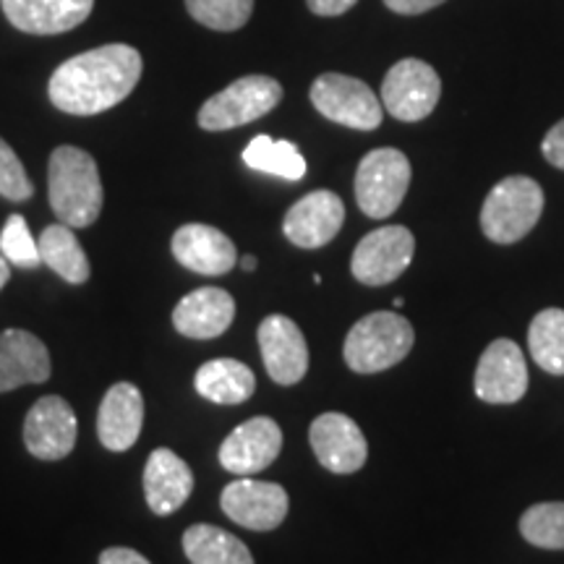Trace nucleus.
<instances>
[{"label":"nucleus","mask_w":564,"mask_h":564,"mask_svg":"<svg viewBox=\"0 0 564 564\" xmlns=\"http://www.w3.org/2000/svg\"><path fill=\"white\" fill-rule=\"evenodd\" d=\"M183 552L192 564H253L249 546L238 535L207 523L186 528Z\"/></svg>","instance_id":"393cba45"},{"label":"nucleus","mask_w":564,"mask_h":564,"mask_svg":"<svg viewBox=\"0 0 564 564\" xmlns=\"http://www.w3.org/2000/svg\"><path fill=\"white\" fill-rule=\"evenodd\" d=\"M194 491V474L173 449H154L144 465V497L154 514L178 512Z\"/></svg>","instance_id":"aec40b11"},{"label":"nucleus","mask_w":564,"mask_h":564,"mask_svg":"<svg viewBox=\"0 0 564 564\" xmlns=\"http://www.w3.org/2000/svg\"><path fill=\"white\" fill-rule=\"evenodd\" d=\"M358 0H306V6L316 17H343Z\"/></svg>","instance_id":"f704fd0d"},{"label":"nucleus","mask_w":564,"mask_h":564,"mask_svg":"<svg viewBox=\"0 0 564 564\" xmlns=\"http://www.w3.org/2000/svg\"><path fill=\"white\" fill-rule=\"evenodd\" d=\"M282 429L267 415H257L232 429L220 447V465L232 476H253L278 460Z\"/></svg>","instance_id":"2eb2a0df"},{"label":"nucleus","mask_w":564,"mask_h":564,"mask_svg":"<svg viewBox=\"0 0 564 564\" xmlns=\"http://www.w3.org/2000/svg\"><path fill=\"white\" fill-rule=\"evenodd\" d=\"M186 9L202 26L215 32H236L251 19L253 0H186Z\"/></svg>","instance_id":"c85d7f7f"},{"label":"nucleus","mask_w":564,"mask_h":564,"mask_svg":"<svg viewBox=\"0 0 564 564\" xmlns=\"http://www.w3.org/2000/svg\"><path fill=\"white\" fill-rule=\"evenodd\" d=\"M243 162L253 171L278 175L285 181H301L306 175V160L299 152L293 141L272 139V137H257L249 141L243 150Z\"/></svg>","instance_id":"a878e982"},{"label":"nucleus","mask_w":564,"mask_h":564,"mask_svg":"<svg viewBox=\"0 0 564 564\" xmlns=\"http://www.w3.org/2000/svg\"><path fill=\"white\" fill-rule=\"evenodd\" d=\"M280 100L282 87L272 76H243L202 105L199 126L204 131L238 129V126L264 118L267 112L278 108Z\"/></svg>","instance_id":"39448f33"},{"label":"nucleus","mask_w":564,"mask_h":564,"mask_svg":"<svg viewBox=\"0 0 564 564\" xmlns=\"http://www.w3.org/2000/svg\"><path fill=\"white\" fill-rule=\"evenodd\" d=\"M411 186V160L382 147L366 154L356 173V202L366 217L384 220L403 204Z\"/></svg>","instance_id":"423d86ee"},{"label":"nucleus","mask_w":564,"mask_h":564,"mask_svg":"<svg viewBox=\"0 0 564 564\" xmlns=\"http://www.w3.org/2000/svg\"><path fill=\"white\" fill-rule=\"evenodd\" d=\"M544 215V188L528 175L499 181L481 207V230L494 243H518Z\"/></svg>","instance_id":"20e7f679"},{"label":"nucleus","mask_w":564,"mask_h":564,"mask_svg":"<svg viewBox=\"0 0 564 564\" xmlns=\"http://www.w3.org/2000/svg\"><path fill=\"white\" fill-rule=\"evenodd\" d=\"M257 264H259V262H257V257H251V253H249V257H243V259H241V267H243L246 272H253V270H257Z\"/></svg>","instance_id":"e433bc0d"},{"label":"nucleus","mask_w":564,"mask_h":564,"mask_svg":"<svg viewBox=\"0 0 564 564\" xmlns=\"http://www.w3.org/2000/svg\"><path fill=\"white\" fill-rule=\"evenodd\" d=\"M34 194V186L26 175L17 152L0 139V196L9 202H26Z\"/></svg>","instance_id":"7c9ffc66"},{"label":"nucleus","mask_w":564,"mask_h":564,"mask_svg":"<svg viewBox=\"0 0 564 564\" xmlns=\"http://www.w3.org/2000/svg\"><path fill=\"white\" fill-rule=\"evenodd\" d=\"M387 9L394 13H403V17H415V13H426L442 6L444 0H384Z\"/></svg>","instance_id":"72a5a7b5"},{"label":"nucleus","mask_w":564,"mask_h":564,"mask_svg":"<svg viewBox=\"0 0 564 564\" xmlns=\"http://www.w3.org/2000/svg\"><path fill=\"white\" fill-rule=\"evenodd\" d=\"M0 253L19 270H37L42 264L40 246L21 215H11L0 230Z\"/></svg>","instance_id":"c756f323"},{"label":"nucleus","mask_w":564,"mask_h":564,"mask_svg":"<svg viewBox=\"0 0 564 564\" xmlns=\"http://www.w3.org/2000/svg\"><path fill=\"white\" fill-rule=\"evenodd\" d=\"M144 426V398L139 387L118 382L105 392L100 413H97V436L110 453H126L137 444Z\"/></svg>","instance_id":"a211bd4d"},{"label":"nucleus","mask_w":564,"mask_h":564,"mask_svg":"<svg viewBox=\"0 0 564 564\" xmlns=\"http://www.w3.org/2000/svg\"><path fill=\"white\" fill-rule=\"evenodd\" d=\"M528 348L533 361L546 373L564 377V312L562 308H544L535 314L528 329Z\"/></svg>","instance_id":"bb28decb"},{"label":"nucleus","mask_w":564,"mask_h":564,"mask_svg":"<svg viewBox=\"0 0 564 564\" xmlns=\"http://www.w3.org/2000/svg\"><path fill=\"white\" fill-rule=\"evenodd\" d=\"M194 387L209 403L241 405L257 392V377L236 358H215L196 371Z\"/></svg>","instance_id":"5701e85b"},{"label":"nucleus","mask_w":564,"mask_h":564,"mask_svg":"<svg viewBox=\"0 0 564 564\" xmlns=\"http://www.w3.org/2000/svg\"><path fill=\"white\" fill-rule=\"evenodd\" d=\"M259 350L272 382L299 384L308 371V345L301 327L282 314H272L259 324Z\"/></svg>","instance_id":"ddd939ff"},{"label":"nucleus","mask_w":564,"mask_h":564,"mask_svg":"<svg viewBox=\"0 0 564 564\" xmlns=\"http://www.w3.org/2000/svg\"><path fill=\"white\" fill-rule=\"evenodd\" d=\"M236 319V301L223 288H199L173 308V327L192 340H215Z\"/></svg>","instance_id":"6ab92c4d"},{"label":"nucleus","mask_w":564,"mask_h":564,"mask_svg":"<svg viewBox=\"0 0 564 564\" xmlns=\"http://www.w3.org/2000/svg\"><path fill=\"white\" fill-rule=\"evenodd\" d=\"M51 379V352L37 335L26 329H6L0 335V392Z\"/></svg>","instance_id":"412c9836"},{"label":"nucleus","mask_w":564,"mask_h":564,"mask_svg":"<svg viewBox=\"0 0 564 564\" xmlns=\"http://www.w3.org/2000/svg\"><path fill=\"white\" fill-rule=\"evenodd\" d=\"M9 280H11V264H9V259L0 253V291H3L6 282H9Z\"/></svg>","instance_id":"c9c22d12"},{"label":"nucleus","mask_w":564,"mask_h":564,"mask_svg":"<svg viewBox=\"0 0 564 564\" xmlns=\"http://www.w3.org/2000/svg\"><path fill=\"white\" fill-rule=\"evenodd\" d=\"M474 390L484 403L510 405L528 392V366L523 350L507 337L494 340L476 366Z\"/></svg>","instance_id":"f8f14e48"},{"label":"nucleus","mask_w":564,"mask_h":564,"mask_svg":"<svg viewBox=\"0 0 564 564\" xmlns=\"http://www.w3.org/2000/svg\"><path fill=\"white\" fill-rule=\"evenodd\" d=\"M47 196L63 225L89 228L100 217L105 202L95 158L79 147H58L47 165Z\"/></svg>","instance_id":"f03ea898"},{"label":"nucleus","mask_w":564,"mask_h":564,"mask_svg":"<svg viewBox=\"0 0 564 564\" xmlns=\"http://www.w3.org/2000/svg\"><path fill=\"white\" fill-rule=\"evenodd\" d=\"M173 257L175 262L196 274H228L238 264L236 243L225 236L223 230L212 228V225L188 223L175 230L173 236Z\"/></svg>","instance_id":"f3484780"},{"label":"nucleus","mask_w":564,"mask_h":564,"mask_svg":"<svg viewBox=\"0 0 564 564\" xmlns=\"http://www.w3.org/2000/svg\"><path fill=\"white\" fill-rule=\"evenodd\" d=\"M37 246L42 264L51 267L55 274H61L63 280L70 282V285H84V282L89 280V259L82 249L79 238L74 236V230H70L68 225H47V228L42 230Z\"/></svg>","instance_id":"b1692460"},{"label":"nucleus","mask_w":564,"mask_h":564,"mask_svg":"<svg viewBox=\"0 0 564 564\" xmlns=\"http://www.w3.org/2000/svg\"><path fill=\"white\" fill-rule=\"evenodd\" d=\"M440 74L426 61L405 58L387 70L382 82V105L392 118L403 123H419L440 105Z\"/></svg>","instance_id":"6e6552de"},{"label":"nucleus","mask_w":564,"mask_h":564,"mask_svg":"<svg viewBox=\"0 0 564 564\" xmlns=\"http://www.w3.org/2000/svg\"><path fill=\"white\" fill-rule=\"evenodd\" d=\"M141 55L131 45H105L74 55L51 76V102L68 116H97L116 108L141 79Z\"/></svg>","instance_id":"f257e3e1"},{"label":"nucleus","mask_w":564,"mask_h":564,"mask_svg":"<svg viewBox=\"0 0 564 564\" xmlns=\"http://www.w3.org/2000/svg\"><path fill=\"white\" fill-rule=\"evenodd\" d=\"M100 564H152L144 554L133 552L129 546H110L100 554Z\"/></svg>","instance_id":"473e14b6"},{"label":"nucleus","mask_w":564,"mask_h":564,"mask_svg":"<svg viewBox=\"0 0 564 564\" xmlns=\"http://www.w3.org/2000/svg\"><path fill=\"white\" fill-rule=\"evenodd\" d=\"M316 460L333 474H356L369 457V444L358 423L343 413H324L308 429Z\"/></svg>","instance_id":"4468645a"},{"label":"nucleus","mask_w":564,"mask_h":564,"mask_svg":"<svg viewBox=\"0 0 564 564\" xmlns=\"http://www.w3.org/2000/svg\"><path fill=\"white\" fill-rule=\"evenodd\" d=\"M520 533L539 549H564V502H541L528 507L520 518Z\"/></svg>","instance_id":"cd10ccee"},{"label":"nucleus","mask_w":564,"mask_h":564,"mask_svg":"<svg viewBox=\"0 0 564 564\" xmlns=\"http://www.w3.org/2000/svg\"><path fill=\"white\" fill-rule=\"evenodd\" d=\"M415 333L405 316L394 312H373L358 319L345 337L343 356L356 373H377L392 369L411 352Z\"/></svg>","instance_id":"7ed1b4c3"},{"label":"nucleus","mask_w":564,"mask_h":564,"mask_svg":"<svg viewBox=\"0 0 564 564\" xmlns=\"http://www.w3.org/2000/svg\"><path fill=\"white\" fill-rule=\"evenodd\" d=\"M312 102L324 118L356 131H373L384 118V105L369 84L345 74H322L312 84Z\"/></svg>","instance_id":"0eeeda50"},{"label":"nucleus","mask_w":564,"mask_h":564,"mask_svg":"<svg viewBox=\"0 0 564 564\" xmlns=\"http://www.w3.org/2000/svg\"><path fill=\"white\" fill-rule=\"evenodd\" d=\"M415 238L405 225H384L361 238L350 257L352 278L364 285L379 288L398 280L413 262Z\"/></svg>","instance_id":"1a4fd4ad"},{"label":"nucleus","mask_w":564,"mask_h":564,"mask_svg":"<svg viewBox=\"0 0 564 564\" xmlns=\"http://www.w3.org/2000/svg\"><path fill=\"white\" fill-rule=\"evenodd\" d=\"M345 223V204L333 192H312L288 209L285 230L288 241L299 249H322L340 232Z\"/></svg>","instance_id":"dca6fc26"},{"label":"nucleus","mask_w":564,"mask_h":564,"mask_svg":"<svg viewBox=\"0 0 564 564\" xmlns=\"http://www.w3.org/2000/svg\"><path fill=\"white\" fill-rule=\"evenodd\" d=\"M6 19L26 34H61L87 21L95 0H0Z\"/></svg>","instance_id":"4be33fe9"},{"label":"nucleus","mask_w":564,"mask_h":564,"mask_svg":"<svg viewBox=\"0 0 564 564\" xmlns=\"http://www.w3.org/2000/svg\"><path fill=\"white\" fill-rule=\"evenodd\" d=\"M220 507L232 523L249 528V531H274L285 520L291 499L280 484L253 481L251 476H241L238 481L225 486Z\"/></svg>","instance_id":"9d476101"},{"label":"nucleus","mask_w":564,"mask_h":564,"mask_svg":"<svg viewBox=\"0 0 564 564\" xmlns=\"http://www.w3.org/2000/svg\"><path fill=\"white\" fill-rule=\"evenodd\" d=\"M541 152H544V158L552 162L554 167L564 171V121L556 123L554 129L546 133L544 144H541Z\"/></svg>","instance_id":"2f4dec72"},{"label":"nucleus","mask_w":564,"mask_h":564,"mask_svg":"<svg viewBox=\"0 0 564 564\" xmlns=\"http://www.w3.org/2000/svg\"><path fill=\"white\" fill-rule=\"evenodd\" d=\"M76 413L58 394L40 398L24 419V444L37 460L55 463L74 453Z\"/></svg>","instance_id":"9b49d317"}]
</instances>
